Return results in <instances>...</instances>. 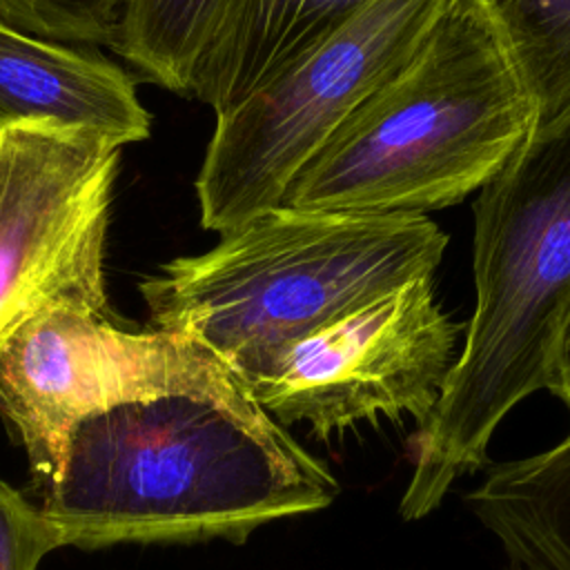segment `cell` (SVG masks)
<instances>
[{"mask_svg":"<svg viewBox=\"0 0 570 570\" xmlns=\"http://www.w3.org/2000/svg\"><path fill=\"white\" fill-rule=\"evenodd\" d=\"M341 488L243 379L85 419L69 436L42 512L60 546L245 541L318 512Z\"/></svg>","mask_w":570,"mask_h":570,"instance_id":"1","label":"cell"},{"mask_svg":"<svg viewBox=\"0 0 570 570\" xmlns=\"http://www.w3.org/2000/svg\"><path fill=\"white\" fill-rule=\"evenodd\" d=\"M476 305L412 439L399 512L419 521L488 461L501 421L548 390L570 314V120L532 131L474 203Z\"/></svg>","mask_w":570,"mask_h":570,"instance_id":"2","label":"cell"},{"mask_svg":"<svg viewBox=\"0 0 570 570\" xmlns=\"http://www.w3.org/2000/svg\"><path fill=\"white\" fill-rule=\"evenodd\" d=\"M534 120V102L485 4L450 0L412 60L303 165L278 205L425 216L490 183Z\"/></svg>","mask_w":570,"mask_h":570,"instance_id":"3","label":"cell"},{"mask_svg":"<svg viewBox=\"0 0 570 570\" xmlns=\"http://www.w3.org/2000/svg\"><path fill=\"white\" fill-rule=\"evenodd\" d=\"M448 245L428 216L272 207L140 283L151 325L209 347L243 381L316 325L416 276Z\"/></svg>","mask_w":570,"mask_h":570,"instance_id":"4","label":"cell"},{"mask_svg":"<svg viewBox=\"0 0 570 570\" xmlns=\"http://www.w3.org/2000/svg\"><path fill=\"white\" fill-rule=\"evenodd\" d=\"M450 0H367L298 62L216 116L196 176L200 225L278 207L303 165L419 51Z\"/></svg>","mask_w":570,"mask_h":570,"instance_id":"5","label":"cell"},{"mask_svg":"<svg viewBox=\"0 0 570 570\" xmlns=\"http://www.w3.org/2000/svg\"><path fill=\"white\" fill-rule=\"evenodd\" d=\"M461 330L436 301L434 276H416L285 343L245 385L278 423H305L321 439L363 421H423Z\"/></svg>","mask_w":570,"mask_h":570,"instance_id":"6","label":"cell"},{"mask_svg":"<svg viewBox=\"0 0 570 570\" xmlns=\"http://www.w3.org/2000/svg\"><path fill=\"white\" fill-rule=\"evenodd\" d=\"M236 379L187 334L129 332L105 314L56 305L27 321L0 352V414L47 490L80 421L127 403L218 390Z\"/></svg>","mask_w":570,"mask_h":570,"instance_id":"7","label":"cell"},{"mask_svg":"<svg viewBox=\"0 0 570 570\" xmlns=\"http://www.w3.org/2000/svg\"><path fill=\"white\" fill-rule=\"evenodd\" d=\"M120 149L51 122L0 129V352L49 307L105 314Z\"/></svg>","mask_w":570,"mask_h":570,"instance_id":"8","label":"cell"},{"mask_svg":"<svg viewBox=\"0 0 570 570\" xmlns=\"http://www.w3.org/2000/svg\"><path fill=\"white\" fill-rule=\"evenodd\" d=\"M18 122H51L118 147L151 131L149 111L122 67L0 20V129Z\"/></svg>","mask_w":570,"mask_h":570,"instance_id":"9","label":"cell"},{"mask_svg":"<svg viewBox=\"0 0 570 570\" xmlns=\"http://www.w3.org/2000/svg\"><path fill=\"white\" fill-rule=\"evenodd\" d=\"M367 0H227L189 94L223 114L338 31Z\"/></svg>","mask_w":570,"mask_h":570,"instance_id":"10","label":"cell"},{"mask_svg":"<svg viewBox=\"0 0 570 570\" xmlns=\"http://www.w3.org/2000/svg\"><path fill=\"white\" fill-rule=\"evenodd\" d=\"M468 503L510 570H570V432L543 452L490 465Z\"/></svg>","mask_w":570,"mask_h":570,"instance_id":"11","label":"cell"},{"mask_svg":"<svg viewBox=\"0 0 570 570\" xmlns=\"http://www.w3.org/2000/svg\"><path fill=\"white\" fill-rule=\"evenodd\" d=\"M227 0H125L109 47L151 82L189 94L194 65Z\"/></svg>","mask_w":570,"mask_h":570,"instance_id":"12","label":"cell"},{"mask_svg":"<svg viewBox=\"0 0 570 570\" xmlns=\"http://www.w3.org/2000/svg\"><path fill=\"white\" fill-rule=\"evenodd\" d=\"M534 102V131L570 120V0H481Z\"/></svg>","mask_w":570,"mask_h":570,"instance_id":"13","label":"cell"},{"mask_svg":"<svg viewBox=\"0 0 570 570\" xmlns=\"http://www.w3.org/2000/svg\"><path fill=\"white\" fill-rule=\"evenodd\" d=\"M125 0H0V20L65 45H109Z\"/></svg>","mask_w":570,"mask_h":570,"instance_id":"14","label":"cell"},{"mask_svg":"<svg viewBox=\"0 0 570 570\" xmlns=\"http://www.w3.org/2000/svg\"><path fill=\"white\" fill-rule=\"evenodd\" d=\"M58 548L60 537L42 508L0 481V570H38Z\"/></svg>","mask_w":570,"mask_h":570,"instance_id":"15","label":"cell"},{"mask_svg":"<svg viewBox=\"0 0 570 570\" xmlns=\"http://www.w3.org/2000/svg\"><path fill=\"white\" fill-rule=\"evenodd\" d=\"M548 390L570 412V314H568V318L563 323V330H561V336H559V345H557V354H554Z\"/></svg>","mask_w":570,"mask_h":570,"instance_id":"16","label":"cell"}]
</instances>
